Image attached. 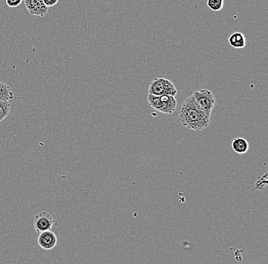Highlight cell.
I'll list each match as a JSON object with an SVG mask.
<instances>
[{"label":"cell","instance_id":"cell-4","mask_svg":"<svg viewBox=\"0 0 268 264\" xmlns=\"http://www.w3.org/2000/svg\"><path fill=\"white\" fill-rule=\"evenodd\" d=\"M193 96L200 108L204 110L207 115L211 117L213 109L215 106V99L214 93L210 90L204 88L193 92Z\"/></svg>","mask_w":268,"mask_h":264},{"label":"cell","instance_id":"cell-5","mask_svg":"<svg viewBox=\"0 0 268 264\" xmlns=\"http://www.w3.org/2000/svg\"><path fill=\"white\" fill-rule=\"evenodd\" d=\"M54 224V219L51 213L41 212L34 216V228L38 234L44 231L51 230Z\"/></svg>","mask_w":268,"mask_h":264},{"label":"cell","instance_id":"cell-10","mask_svg":"<svg viewBox=\"0 0 268 264\" xmlns=\"http://www.w3.org/2000/svg\"><path fill=\"white\" fill-rule=\"evenodd\" d=\"M13 98V92L11 91L10 86L3 81H0V101L9 102Z\"/></svg>","mask_w":268,"mask_h":264},{"label":"cell","instance_id":"cell-1","mask_svg":"<svg viewBox=\"0 0 268 264\" xmlns=\"http://www.w3.org/2000/svg\"><path fill=\"white\" fill-rule=\"evenodd\" d=\"M178 117L183 127L195 131L207 128L211 120V117L200 108L193 95L185 99L181 105Z\"/></svg>","mask_w":268,"mask_h":264},{"label":"cell","instance_id":"cell-13","mask_svg":"<svg viewBox=\"0 0 268 264\" xmlns=\"http://www.w3.org/2000/svg\"><path fill=\"white\" fill-rule=\"evenodd\" d=\"M267 184H268V178H267V177L265 179L262 180V179L260 178L259 179L255 182V189L262 190V189H264V188L267 186Z\"/></svg>","mask_w":268,"mask_h":264},{"label":"cell","instance_id":"cell-7","mask_svg":"<svg viewBox=\"0 0 268 264\" xmlns=\"http://www.w3.org/2000/svg\"><path fill=\"white\" fill-rule=\"evenodd\" d=\"M38 243L41 248L49 251L51 249L54 248L57 243V238L56 235L51 230L44 231L39 234Z\"/></svg>","mask_w":268,"mask_h":264},{"label":"cell","instance_id":"cell-9","mask_svg":"<svg viewBox=\"0 0 268 264\" xmlns=\"http://www.w3.org/2000/svg\"><path fill=\"white\" fill-rule=\"evenodd\" d=\"M232 148L238 155H244L249 149V143L242 137H236L232 142Z\"/></svg>","mask_w":268,"mask_h":264},{"label":"cell","instance_id":"cell-14","mask_svg":"<svg viewBox=\"0 0 268 264\" xmlns=\"http://www.w3.org/2000/svg\"><path fill=\"white\" fill-rule=\"evenodd\" d=\"M22 0H6V4L10 8L19 6L22 3Z\"/></svg>","mask_w":268,"mask_h":264},{"label":"cell","instance_id":"cell-12","mask_svg":"<svg viewBox=\"0 0 268 264\" xmlns=\"http://www.w3.org/2000/svg\"><path fill=\"white\" fill-rule=\"evenodd\" d=\"M207 6L214 12L222 10L224 5V0H207Z\"/></svg>","mask_w":268,"mask_h":264},{"label":"cell","instance_id":"cell-11","mask_svg":"<svg viewBox=\"0 0 268 264\" xmlns=\"http://www.w3.org/2000/svg\"><path fill=\"white\" fill-rule=\"evenodd\" d=\"M9 112H10L9 102L0 101V122L9 115Z\"/></svg>","mask_w":268,"mask_h":264},{"label":"cell","instance_id":"cell-2","mask_svg":"<svg viewBox=\"0 0 268 264\" xmlns=\"http://www.w3.org/2000/svg\"><path fill=\"white\" fill-rule=\"evenodd\" d=\"M173 95H165L161 96L148 94L147 100L150 106L162 114H173L177 107V101Z\"/></svg>","mask_w":268,"mask_h":264},{"label":"cell","instance_id":"cell-3","mask_svg":"<svg viewBox=\"0 0 268 264\" xmlns=\"http://www.w3.org/2000/svg\"><path fill=\"white\" fill-rule=\"evenodd\" d=\"M178 93L176 87L170 80L165 78H155L150 81L148 94L161 96V95H173Z\"/></svg>","mask_w":268,"mask_h":264},{"label":"cell","instance_id":"cell-6","mask_svg":"<svg viewBox=\"0 0 268 264\" xmlns=\"http://www.w3.org/2000/svg\"><path fill=\"white\" fill-rule=\"evenodd\" d=\"M26 9L31 16L44 17L48 12V7L43 0H24Z\"/></svg>","mask_w":268,"mask_h":264},{"label":"cell","instance_id":"cell-8","mask_svg":"<svg viewBox=\"0 0 268 264\" xmlns=\"http://www.w3.org/2000/svg\"><path fill=\"white\" fill-rule=\"evenodd\" d=\"M229 43L232 48L236 49H242L245 47L246 40L242 33L236 31L232 33L229 37Z\"/></svg>","mask_w":268,"mask_h":264},{"label":"cell","instance_id":"cell-15","mask_svg":"<svg viewBox=\"0 0 268 264\" xmlns=\"http://www.w3.org/2000/svg\"><path fill=\"white\" fill-rule=\"evenodd\" d=\"M43 1L48 7L54 6L59 2V0H43Z\"/></svg>","mask_w":268,"mask_h":264}]
</instances>
